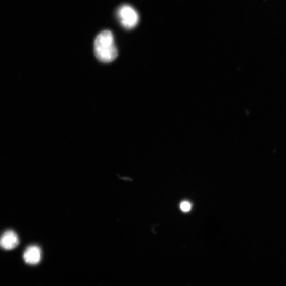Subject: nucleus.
Here are the masks:
<instances>
[{"label": "nucleus", "instance_id": "nucleus-1", "mask_svg": "<svg viewBox=\"0 0 286 286\" xmlns=\"http://www.w3.org/2000/svg\"><path fill=\"white\" fill-rule=\"evenodd\" d=\"M94 52L96 58L102 63H109L115 60L118 56V50L113 33L104 30L99 34L94 41Z\"/></svg>", "mask_w": 286, "mask_h": 286}, {"label": "nucleus", "instance_id": "nucleus-2", "mask_svg": "<svg viewBox=\"0 0 286 286\" xmlns=\"http://www.w3.org/2000/svg\"><path fill=\"white\" fill-rule=\"evenodd\" d=\"M117 16L121 25L127 29H133L139 23L138 12L128 5H122L118 9Z\"/></svg>", "mask_w": 286, "mask_h": 286}, {"label": "nucleus", "instance_id": "nucleus-3", "mask_svg": "<svg viewBox=\"0 0 286 286\" xmlns=\"http://www.w3.org/2000/svg\"><path fill=\"white\" fill-rule=\"evenodd\" d=\"M19 243L18 235L12 230L6 231L0 237V247L6 250L14 249Z\"/></svg>", "mask_w": 286, "mask_h": 286}, {"label": "nucleus", "instance_id": "nucleus-4", "mask_svg": "<svg viewBox=\"0 0 286 286\" xmlns=\"http://www.w3.org/2000/svg\"><path fill=\"white\" fill-rule=\"evenodd\" d=\"M41 256L40 248L36 245L29 246L23 253V259L25 262L33 265L40 262Z\"/></svg>", "mask_w": 286, "mask_h": 286}, {"label": "nucleus", "instance_id": "nucleus-5", "mask_svg": "<svg viewBox=\"0 0 286 286\" xmlns=\"http://www.w3.org/2000/svg\"><path fill=\"white\" fill-rule=\"evenodd\" d=\"M191 207V204L187 201H184L180 205V208L184 212H188L190 210Z\"/></svg>", "mask_w": 286, "mask_h": 286}]
</instances>
